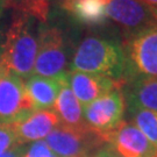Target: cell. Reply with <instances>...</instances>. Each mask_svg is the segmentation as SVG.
I'll list each match as a JSON object with an SVG mask.
<instances>
[{
  "label": "cell",
  "mask_w": 157,
  "mask_h": 157,
  "mask_svg": "<svg viewBox=\"0 0 157 157\" xmlns=\"http://www.w3.org/2000/svg\"><path fill=\"white\" fill-rule=\"evenodd\" d=\"M45 142L58 157H93L106 144L89 126L70 128L63 124L57 126L45 137Z\"/></svg>",
  "instance_id": "cell-4"
},
{
  "label": "cell",
  "mask_w": 157,
  "mask_h": 157,
  "mask_svg": "<svg viewBox=\"0 0 157 157\" xmlns=\"http://www.w3.org/2000/svg\"><path fill=\"white\" fill-rule=\"evenodd\" d=\"M37 55V37L32 29L29 15L20 13L13 17L6 32L0 55V65L26 79L33 75Z\"/></svg>",
  "instance_id": "cell-2"
},
{
  "label": "cell",
  "mask_w": 157,
  "mask_h": 157,
  "mask_svg": "<svg viewBox=\"0 0 157 157\" xmlns=\"http://www.w3.org/2000/svg\"><path fill=\"white\" fill-rule=\"evenodd\" d=\"M23 13L35 17L40 22H47L49 15V0H25Z\"/></svg>",
  "instance_id": "cell-17"
},
{
  "label": "cell",
  "mask_w": 157,
  "mask_h": 157,
  "mask_svg": "<svg viewBox=\"0 0 157 157\" xmlns=\"http://www.w3.org/2000/svg\"><path fill=\"white\" fill-rule=\"evenodd\" d=\"M139 1L142 2L150 11V13L152 14V17H155L157 22V0H139Z\"/></svg>",
  "instance_id": "cell-21"
},
{
  "label": "cell",
  "mask_w": 157,
  "mask_h": 157,
  "mask_svg": "<svg viewBox=\"0 0 157 157\" xmlns=\"http://www.w3.org/2000/svg\"><path fill=\"white\" fill-rule=\"evenodd\" d=\"M54 2H55V5L57 7H59V8H62V10H65V11L70 12L71 11V8L73 7L75 5V2L77 1V0H52Z\"/></svg>",
  "instance_id": "cell-22"
},
{
  "label": "cell",
  "mask_w": 157,
  "mask_h": 157,
  "mask_svg": "<svg viewBox=\"0 0 157 157\" xmlns=\"http://www.w3.org/2000/svg\"><path fill=\"white\" fill-rule=\"evenodd\" d=\"M23 2L25 0H5L6 7H13L20 13H23Z\"/></svg>",
  "instance_id": "cell-23"
},
{
  "label": "cell",
  "mask_w": 157,
  "mask_h": 157,
  "mask_svg": "<svg viewBox=\"0 0 157 157\" xmlns=\"http://www.w3.org/2000/svg\"><path fill=\"white\" fill-rule=\"evenodd\" d=\"M126 97L121 89L111 91L83 107L86 124L102 139L124 121Z\"/></svg>",
  "instance_id": "cell-6"
},
{
  "label": "cell",
  "mask_w": 157,
  "mask_h": 157,
  "mask_svg": "<svg viewBox=\"0 0 157 157\" xmlns=\"http://www.w3.org/2000/svg\"><path fill=\"white\" fill-rule=\"evenodd\" d=\"M54 111L58 115L61 124L70 128H85L87 124L83 115V107L77 100L67 83V75L62 84L54 105Z\"/></svg>",
  "instance_id": "cell-13"
},
{
  "label": "cell",
  "mask_w": 157,
  "mask_h": 157,
  "mask_svg": "<svg viewBox=\"0 0 157 157\" xmlns=\"http://www.w3.org/2000/svg\"><path fill=\"white\" fill-rule=\"evenodd\" d=\"M122 48L126 56L124 80L157 77V25L129 35Z\"/></svg>",
  "instance_id": "cell-3"
},
{
  "label": "cell",
  "mask_w": 157,
  "mask_h": 157,
  "mask_svg": "<svg viewBox=\"0 0 157 157\" xmlns=\"http://www.w3.org/2000/svg\"><path fill=\"white\" fill-rule=\"evenodd\" d=\"M70 71L93 73L126 82V56L122 45L99 36L85 37L75 51Z\"/></svg>",
  "instance_id": "cell-1"
},
{
  "label": "cell",
  "mask_w": 157,
  "mask_h": 157,
  "mask_svg": "<svg viewBox=\"0 0 157 157\" xmlns=\"http://www.w3.org/2000/svg\"><path fill=\"white\" fill-rule=\"evenodd\" d=\"M129 108H144L157 112V77H140L129 80L127 100Z\"/></svg>",
  "instance_id": "cell-14"
},
{
  "label": "cell",
  "mask_w": 157,
  "mask_h": 157,
  "mask_svg": "<svg viewBox=\"0 0 157 157\" xmlns=\"http://www.w3.org/2000/svg\"><path fill=\"white\" fill-rule=\"evenodd\" d=\"M6 7L5 0H0V17H2V13H4V10Z\"/></svg>",
  "instance_id": "cell-25"
},
{
  "label": "cell",
  "mask_w": 157,
  "mask_h": 157,
  "mask_svg": "<svg viewBox=\"0 0 157 157\" xmlns=\"http://www.w3.org/2000/svg\"><path fill=\"white\" fill-rule=\"evenodd\" d=\"M106 14L129 35L157 25L150 11L139 0H109Z\"/></svg>",
  "instance_id": "cell-9"
},
{
  "label": "cell",
  "mask_w": 157,
  "mask_h": 157,
  "mask_svg": "<svg viewBox=\"0 0 157 157\" xmlns=\"http://www.w3.org/2000/svg\"><path fill=\"white\" fill-rule=\"evenodd\" d=\"M21 146L17 141L15 130L12 124H0V155L13 149L14 147Z\"/></svg>",
  "instance_id": "cell-18"
},
{
  "label": "cell",
  "mask_w": 157,
  "mask_h": 157,
  "mask_svg": "<svg viewBox=\"0 0 157 157\" xmlns=\"http://www.w3.org/2000/svg\"><path fill=\"white\" fill-rule=\"evenodd\" d=\"M67 75L59 78H47L32 75L25 79L26 91L32 101L34 111L51 109L54 107Z\"/></svg>",
  "instance_id": "cell-12"
},
{
  "label": "cell",
  "mask_w": 157,
  "mask_h": 157,
  "mask_svg": "<svg viewBox=\"0 0 157 157\" xmlns=\"http://www.w3.org/2000/svg\"><path fill=\"white\" fill-rule=\"evenodd\" d=\"M25 147H26V144H21V146L14 147V148L11 149V150H8V151L1 154L0 157H22Z\"/></svg>",
  "instance_id": "cell-20"
},
{
  "label": "cell",
  "mask_w": 157,
  "mask_h": 157,
  "mask_svg": "<svg viewBox=\"0 0 157 157\" xmlns=\"http://www.w3.org/2000/svg\"><path fill=\"white\" fill-rule=\"evenodd\" d=\"M129 109L132 113V124L157 148V112L139 107Z\"/></svg>",
  "instance_id": "cell-16"
},
{
  "label": "cell",
  "mask_w": 157,
  "mask_h": 157,
  "mask_svg": "<svg viewBox=\"0 0 157 157\" xmlns=\"http://www.w3.org/2000/svg\"><path fill=\"white\" fill-rule=\"evenodd\" d=\"M120 157H157V148L132 122L122 121L104 137Z\"/></svg>",
  "instance_id": "cell-8"
},
{
  "label": "cell",
  "mask_w": 157,
  "mask_h": 157,
  "mask_svg": "<svg viewBox=\"0 0 157 157\" xmlns=\"http://www.w3.org/2000/svg\"><path fill=\"white\" fill-rule=\"evenodd\" d=\"M22 157H58L51 150L44 140L32 142L29 146L25 147Z\"/></svg>",
  "instance_id": "cell-19"
},
{
  "label": "cell",
  "mask_w": 157,
  "mask_h": 157,
  "mask_svg": "<svg viewBox=\"0 0 157 157\" xmlns=\"http://www.w3.org/2000/svg\"><path fill=\"white\" fill-rule=\"evenodd\" d=\"M93 157H113L109 150H99Z\"/></svg>",
  "instance_id": "cell-24"
},
{
  "label": "cell",
  "mask_w": 157,
  "mask_h": 157,
  "mask_svg": "<svg viewBox=\"0 0 157 157\" xmlns=\"http://www.w3.org/2000/svg\"><path fill=\"white\" fill-rule=\"evenodd\" d=\"M59 124L58 115L54 109H40L33 111L26 118L12 126L15 130L19 143L27 144L43 140Z\"/></svg>",
  "instance_id": "cell-11"
},
{
  "label": "cell",
  "mask_w": 157,
  "mask_h": 157,
  "mask_svg": "<svg viewBox=\"0 0 157 157\" xmlns=\"http://www.w3.org/2000/svg\"><path fill=\"white\" fill-rule=\"evenodd\" d=\"M67 56L64 37L59 29L45 27L37 37V55L34 75L47 78H59L67 75Z\"/></svg>",
  "instance_id": "cell-5"
},
{
  "label": "cell",
  "mask_w": 157,
  "mask_h": 157,
  "mask_svg": "<svg viewBox=\"0 0 157 157\" xmlns=\"http://www.w3.org/2000/svg\"><path fill=\"white\" fill-rule=\"evenodd\" d=\"M109 0H77L70 13L85 26H100L106 22V6Z\"/></svg>",
  "instance_id": "cell-15"
},
{
  "label": "cell",
  "mask_w": 157,
  "mask_h": 157,
  "mask_svg": "<svg viewBox=\"0 0 157 157\" xmlns=\"http://www.w3.org/2000/svg\"><path fill=\"white\" fill-rule=\"evenodd\" d=\"M67 83L77 100L84 107L111 91L121 89L124 82L93 73L69 71Z\"/></svg>",
  "instance_id": "cell-10"
},
{
  "label": "cell",
  "mask_w": 157,
  "mask_h": 157,
  "mask_svg": "<svg viewBox=\"0 0 157 157\" xmlns=\"http://www.w3.org/2000/svg\"><path fill=\"white\" fill-rule=\"evenodd\" d=\"M34 111L25 79L0 65V124H13Z\"/></svg>",
  "instance_id": "cell-7"
}]
</instances>
